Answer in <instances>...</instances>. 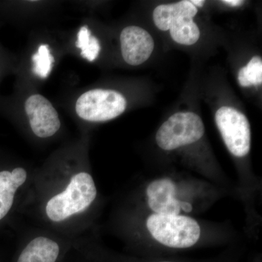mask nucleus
I'll use <instances>...</instances> for the list:
<instances>
[{
    "label": "nucleus",
    "instance_id": "obj_4",
    "mask_svg": "<svg viewBox=\"0 0 262 262\" xmlns=\"http://www.w3.org/2000/svg\"><path fill=\"white\" fill-rule=\"evenodd\" d=\"M205 125L199 115L182 112L169 117L155 136L158 146L165 151H173L201 140Z\"/></svg>",
    "mask_w": 262,
    "mask_h": 262
},
{
    "label": "nucleus",
    "instance_id": "obj_6",
    "mask_svg": "<svg viewBox=\"0 0 262 262\" xmlns=\"http://www.w3.org/2000/svg\"><path fill=\"white\" fill-rule=\"evenodd\" d=\"M215 121L229 152L236 158L248 155L251 132L246 115L231 106H222L215 113Z\"/></svg>",
    "mask_w": 262,
    "mask_h": 262
},
{
    "label": "nucleus",
    "instance_id": "obj_10",
    "mask_svg": "<svg viewBox=\"0 0 262 262\" xmlns=\"http://www.w3.org/2000/svg\"><path fill=\"white\" fill-rule=\"evenodd\" d=\"M62 256L63 250L56 241L38 236L26 244L15 262H60Z\"/></svg>",
    "mask_w": 262,
    "mask_h": 262
},
{
    "label": "nucleus",
    "instance_id": "obj_3",
    "mask_svg": "<svg viewBox=\"0 0 262 262\" xmlns=\"http://www.w3.org/2000/svg\"><path fill=\"white\" fill-rule=\"evenodd\" d=\"M198 8L188 0L158 5L153 12V20L160 30L170 31L172 39L184 46H192L199 40L201 32L193 18Z\"/></svg>",
    "mask_w": 262,
    "mask_h": 262
},
{
    "label": "nucleus",
    "instance_id": "obj_2",
    "mask_svg": "<svg viewBox=\"0 0 262 262\" xmlns=\"http://www.w3.org/2000/svg\"><path fill=\"white\" fill-rule=\"evenodd\" d=\"M146 227L156 242L173 249L192 248L201 238V226L187 215L152 213L146 219Z\"/></svg>",
    "mask_w": 262,
    "mask_h": 262
},
{
    "label": "nucleus",
    "instance_id": "obj_1",
    "mask_svg": "<svg viewBox=\"0 0 262 262\" xmlns=\"http://www.w3.org/2000/svg\"><path fill=\"white\" fill-rule=\"evenodd\" d=\"M96 196L97 188L92 176L87 172H79L71 177L61 192L49 198L45 213L51 222L61 223L87 211Z\"/></svg>",
    "mask_w": 262,
    "mask_h": 262
},
{
    "label": "nucleus",
    "instance_id": "obj_7",
    "mask_svg": "<svg viewBox=\"0 0 262 262\" xmlns=\"http://www.w3.org/2000/svg\"><path fill=\"white\" fill-rule=\"evenodd\" d=\"M145 194L147 206L153 213L187 215L194 211L192 202L181 198L178 185L172 179H155L148 184Z\"/></svg>",
    "mask_w": 262,
    "mask_h": 262
},
{
    "label": "nucleus",
    "instance_id": "obj_17",
    "mask_svg": "<svg viewBox=\"0 0 262 262\" xmlns=\"http://www.w3.org/2000/svg\"><path fill=\"white\" fill-rule=\"evenodd\" d=\"M192 4L194 5V6L198 7V8H201L204 5L205 3L206 2L203 1V0H192V1H190Z\"/></svg>",
    "mask_w": 262,
    "mask_h": 262
},
{
    "label": "nucleus",
    "instance_id": "obj_18",
    "mask_svg": "<svg viewBox=\"0 0 262 262\" xmlns=\"http://www.w3.org/2000/svg\"><path fill=\"white\" fill-rule=\"evenodd\" d=\"M151 262H184L182 261H178V260L174 259H158L156 261H152Z\"/></svg>",
    "mask_w": 262,
    "mask_h": 262
},
{
    "label": "nucleus",
    "instance_id": "obj_15",
    "mask_svg": "<svg viewBox=\"0 0 262 262\" xmlns=\"http://www.w3.org/2000/svg\"><path fill=\"white\" fill-rule=\"evenodd\" d=\"M91 32L87 27H81L77 34V40L76 42V46L80 48L81 51L83 50L88 46L91 39Z\"/></svg>",
    "mask_w": 262,
    "mask_h": 262
},
{
    "label": "nucleus",
    "instance_id": "obj_13",
    "mask_svg": "<svg viewBox=\"0 0 262 262\" xmlns=\"http://www.w3.org/2000/svg\"><path fill=\"white\" fill-rule=\"evenodd\" d=\"M34 67L32 72L40 78H47L53 69L54 58L52 56L48 45H41L37 53L32 57Z\"/></svg>",
    "mask_w": 262,
    "mask_h": 262
},
{
    "label": "nucleus",
    "instance_id": "obj_12",
    "mask_svg": "<svg viewBox=\"0 0 262 262\" xmlns=\"http://www.w3.org/2000/svg\"><path fill=\"white\" fill-rule=\"evenodd\" d=\"M238 81L242 87L258 85L262 83V60L261 57L254 56L238 72Z\"/></svg>",
    "mask_w": 262,
    "mask_h": 262
},
{
    "label": "nucleus",
    "instance_id": "obj_11",
    "mask_svg": "<svg viewBox=\"0 0 262 262\" xmlns=\"http://www.w3.org/2000/svg\"><path fill=\"white\" fill-rule=\"evenodd\" d=\"M27 170L21 167L0 171V221L11 210L15 194L27 182Z\"/></svg>",
    "mask_w": 262,
    "mask_h": 262
},
{
    "label": "nucleus",
    "instance_id": "obj_16",
    "mask_svg": "<svg viewBox=\"0 0 262 262\" xmlns=\"http://www.w3.org/2000/svg\"><path fill=\"white\" fill-rule=\"evenodd\" d=\"M222 3H225V5H229V6L237 7L242 5L244 2L241 1V0H225V1H222Z\"/></svg>",
    "mask_w": 262,
    "mask_h": 262
},
{
    "label": "nucleus",
    "instance_id": "obj_8",
    "mask_svg": "<svg viewBox=\"0 0 262 262\" xmlns=\"http://www.w3.org/2000/svg\"><path fill=\"white\" fill-rule=\"evenodd\" d=\"M25 111L31 128L37 137H51L61 127L56 108L42 95L29 96L25 102Z\"/></svg>",
    "mask_w": 262,
    "mask_h": 262
},
{
    "label": "nucleus",
    "instance_id": "obj_14",
    "mask_svg": "<svg viewBox=\"0 0 262 262\" xmlns=\"http://www.w3.org/2000/svg\"><path fill=\"white\" fill-rule=\"evenodd\" d=\"M101 51L99 41L96 37L91 35L88 46L81 51V56L89 61H94L97 58Z\"/></svg>",
    "mask_w": 262,
    "mask_h": 262
},
{
    "label": "nucleus",
    "instance_id": "obj_5",
    "mask_svg": "<svg viewBox=\"0 0 262 262\" xmlns=\"http://www.w3.org/2000/svg\"><path fill=\"white\" fill-rule=\"evenodd\" d=\"M127 106L123 95L113 90L94 89L84 93L76 102V113L86 121L101 122L121 115Z\"/></svg>",
    "mask_w": 262,
    "mask_h": 262
},
{
    "label": "nucleus",
    "instance_id": "obj_9",
    "mask_svg": "<svg viewBox=\"0 0 262 262\" xmlns=\"http://www.w3.org/2000/svg\"><path fill=\"white\" fill-rule=\"evenodd\" d=\"M120 44L122 58L131 66L141 65L147 61L155 48L151 34L136 26L125 27L122 31Z\"/></svg>",
    "mask_w": 262,
    "mask_h": 262
}]
</instances>
